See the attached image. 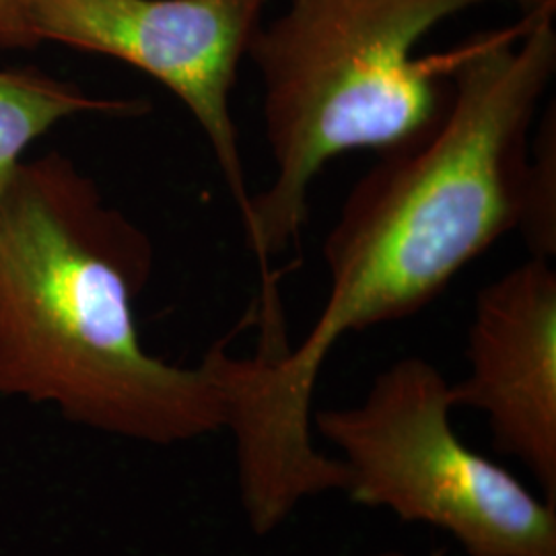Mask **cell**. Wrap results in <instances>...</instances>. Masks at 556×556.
I'll return each mask as SVG.
<instances>
[{
	"instance_id": "cell-1",
	"label": "cell",
	"mask_w": 556,
	"mask_h": 556,
	"mask_svg": "<svg viewBox=\"0 0 556 556\" xmlns=\"http://www.w3.org/2000/svg\"><path fill=\"white\" fill-rule=\"evenodd\" d=\"M555 11L443 59L439 118L353 186L324 243L328 295L312 330L298 349L262 334L248 361L241 418L262 454H314V392L340 338L415 316L519 227L538 108L556 75Z\"/></svg>"
},
{
	"instance_id": "cell-10",
	"label": "cell",
	"mask_w": 556,
	"mask_h": 556,
	"mask_svg": "<svg viewBox=\"0 0 556 556\" xmlns=\"http://www.w3.org/2000/svg\"><path fill=\"white\" fill-rule=\"evenodd\" d=\"M363 556H410L408 553H402V551H379V553H374V555H363ZM427 556H445V551L443 548H435V551H431Z\"/></svg>"
},
{
	"instance_id": "cell-6",
	"label": "cell",
	"mask_w": 556,
	"mask_h": 556,
	"mask_svg": "<svg viewBox=\"0 0 556 556\" xmlns=\"http://www.w3.org/2000/svg\"><path fill=\"white\" fill-rule=\"evenodd\" d=\"M456 408L486 417L493 447L556 505V270L530 256L478 291Z\"/></svg>"
},
{
	"instance_id": "cell-9",
	"label": "cell",
	"mask_w": 556,
	"mask_h": 556,
	"mask_svg": "<svg viewBox=\"0 0 556 556\" xmlns=\"http://www.w3.org/2000/svg\"><path fill=\"white\" fill-rule=\"evenodd\" d=\"M23 0H0V48H29L21 20Z\"/></svg>"
},
{
	"instance_id": "cell-3",
	"label": "cell",
	"mask_w": 556,
	"mask_h": 556,
	"mask_svg": "<svg viewBox=\"0 0 556 556\" xmlns=\"http://www.w3.org/2000/svg\"><path fill=\"white\" fill-rule=\"evenodd\" d=\"M489 2L523 15L556 0H291L260 25L248 59L262 80L275 178L252 194L245 238L266 270L299 238L314 179L349 151H392L445 108L443 59L417 48L439 23Z\"/></svg>"
},
{
	"instance_id": "cell-11",
	"label": "cell",
	"mask_w": 556,
	"mask_h": 556,
	"mask_svg": "<svg viewBox=\"0 0 556 556\" xmlns=\"http://www.w3.org/2000/svg\"><path fill=\"white\" fill-rule=\"evenodd\" d=\"M273 312H278V314H282L280 309H270V312H262V316H264V314H273ZM236 361H238V358H236ZM233 367H236V363H233ZM231 374H233V369H231ZM229 396H231V383H229ZM344 484H346V482H344ZM342 491H344V489H342ZM277 528H275V530H277ZM250 530H254V534L258 532V536H264V534H270V532H275V530H256V528H252V526H250Z\"/></svg>"
},
{
	"instance_id": "cell-8",
	"label": "cell",
	"mask_w": 556,
	"mask_h": 556,
	"mask_svg": "<svg viewBox=\"0 0 556 556\" xmlns=\"http://www.w3.org/2000/svg\"><path fill=\"white\" fill-rule=\"evenodd\" d=\"M556 110L546 105L534 124L523 190V213L517 231L528 243L530 256H556Z\"/></svg>"
},
{
	"instance_id": "cell-5",
	"label": "cell",
	"mask_w": 556,
	"mask_h": 556,
	"mask_svg": "<svg viewBox=\"0 0 556 556\" xmlns=\"http://www.w3.org/2000/svg\"><path fill=\"white\" fill-rule=\"evenodd\" d=\"M268 0H23L31 46L54 41L122 60L160 80L194 116L211 144L241 223L245 181L231 93Z\"/></svg>"
},
{
	"instance_id": "cell-4",
	"label": "cell",
	"mask_w": 556,
	"mask_h": 556,
	"mask_svg": "<svg viewBox=\"0 0 556 556\" xmlns=\"http://www.w3.org/2000/svg\"><path fill=\"white\" fill-rule=\"evenodd\" d=\"M454 410L438 367L404 357L357 404L314 410L312 429L337 447L355 505L438 528L466 556H556V505L470 450Z\"/></svg>"
},
{
	"instance_id": "cell-7",
	"label": "cell",
	"mask_w": 556,
	"mask_h": 556,
	"mask_svg": "<svg viewBox=\"0 0 556 556\" xmlns=\"http://www.w3.org/2000/svg\"><path fill=\"white\" fill-rule=\"evenodd\" d=\"M147 110V101L98 98L34 68H0V200L25 161V151L62 119L85 114L139 116Z\"/></svg>"
},
{
	"instance_id": "cell-2",
	"label": "cell",
	"mask_w": 556,
	"mask_h": 556,
	"mask_svg": "<svg viewBox=\"0 0 556 556\" xmlns=\"http://www.w3.org/2000/svg\"><path fill=\"white\" fill-rule=\"evenodd\" d=\"M151 273L149 238L73 161H23L0 200V394L151 445L225 431L227 340L194 367L151 355L135 316Z\"/></svg>"
}]
</instances>
